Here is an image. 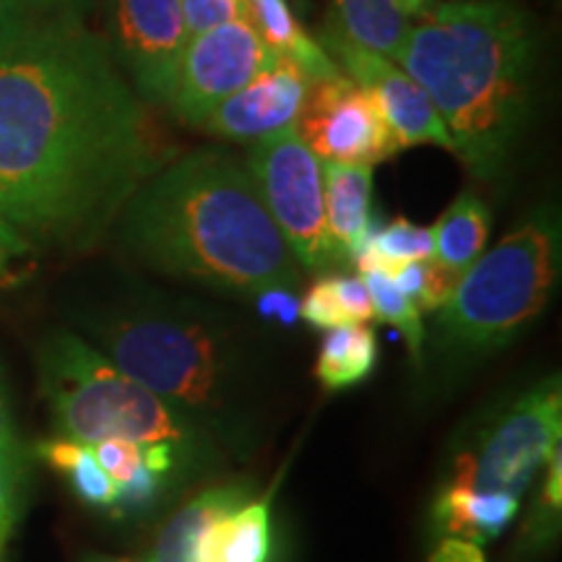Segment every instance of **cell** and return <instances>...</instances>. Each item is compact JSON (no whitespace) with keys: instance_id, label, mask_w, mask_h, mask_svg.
<instances>
[{"instance_id":"cell-8","label":"cell","mask_w":562,"mask_h":562,"mask_svg":"<svg viewBox=\"0 0 562 562\" xmlns=\"http://www.w3.org/2000/svg\"><path fill=\"white\" fill-rule=\"evenodd\" d=\"M245 167L297 266L326 271L336 263L326 224L323 161L307 149L294 125L258 138Z\"/></svg>"},{"instance_id":"cell-22","label":"cell","mask_w":562,"mask_h":562,"mask_svg":"<svg viewBox=\"0 0 562 562\" xmlns=\"http://www.w3.org/2000/svg\"><path fill=\"white\" fill-rule=\"evenodd\" d=\"M300 318L318 331H331L341 326H360L375 318V313L362 277L323 273L300 300Z\"/></svg>"},{"instance_id":"cell-28","label":"cell","mask_w":562,"mask_h":562,"mask_svg":"<svg viewBox=\"0 0 562 562\" xmlns=\"http://www.w3.org/2000/svg\"><path fill=\"white\" fill-rule=\"evenodd\" d=\"M91 451H94L100 467L108 472V476L115 484L128 482L131 476L146 463L144 446H138V442H131V440H121V438L94 442Z\"/></svg>"},{"instance_id":"cell-3","label":"cell","mask_w":562,"mask_h":562,"mask_svg":"<svg viewBox=\"0 0 562 562\" xmlns=\"http://www.w3.org/2000/svg\"><path fill=\"white\" fill-rule=\"evenodd\" d=\"M419 19L396 66L430 97L463 165L497 178L529 123L533 21L510 0H448Z\"/></svg>"},{"instance_id":"cell-15","label":"cell","mask_w":562,"mask_h":562,"mask_svg":"<svg viewBox=\"0 0 562 562\" xmlns=\"http://www.w3.org/2000/svg\"><path fill=\"white\" fill-rule=\"evenodd\" d=\"M372 172L368 165L323 161L326 182V224L336 261L355 258L372 229Z\"/></svg>"},{"instance_id":"cell-31","label":"cell","mask_w":562,"mask_h":562,"mask_svg":"<svg viewBox=\"0 0 562 562\" xmlns=\"http://www.w3.org/2000/svg\"><path fill=\"white\" fill-rule=\"evenodd\" d=\"M26 0H0V55L34 24Z\"/></svg>"},{"instance_id":"cell-1","label":"cell","mask_w":562,"mask_h":562,"mask_svg":"<svg viewBox=\"0 0 562 562\" xmlns=\"http://www.w3.org/2000/svg\"><path fill=\"white\" fill-rule=\"evenodd\" d=\"M161 167L146 102L83 19H37L0 55V214L34 248L89 245Z\"/></svg>"},{"instance_id":"cell-2","label":"cell","mask_w":562,"mask_h":562,"mask_svg":"<svg viewBox=\"0 0 562 562\" xmlns=\"http://www.w3.org/2000/svg\"><path fill=\"white\" fill-rule=\"evenodd\" d=\"M121 235L154 271L209 290L256 300L300 286V266L248 167L216 146L154 172L123 206Z\"/></svg>"},{"instance_id":"cell-34","label":"cell","mask_w":562,"mask_h":562,"mask_svg":"<svg viewBox=\"0 0 562 562\" xmlns=\"http://www.w3.org/2000/svg\"><path fill=\"white\" fill-rule=\"evenodd\" d=\"M16 430H13V417H11V404H9V391H5L3 370H0V442H16Z\"/></svg>"},{"instance_id":"cell-25","label":"cell","mask_w":562,"mask_h":562,"mask_svg":"<svg viewBox=\"0 0 562 562\" xmlns=\"http://www.w3.org/2000/svg\"><path fill=\"white\" fill-rule=\"evenodd\" d=\"M360 277L370 292L372 313H375V318L383 323H391V326L404 336L406 347H409V351H412V360L422 362V355H425V341H427L422 313L412 305L409 300L404 297L402 292H398V286L393 284L391 273L368 271V273H360Z\"/></svg>"},{"instance_id":"cell-27","label":"cell","mask_w":562,"mask_h":562,"mask_svg":"<svg viewBox=\"0 0 562 562\" xmlns=\"http://www.w3.org/2000/svg\"><path fill=\"white\" fill-rule=\"evenodd\" d=\"M188 40L232 19H248V0H180Z\"/></svg>"},{"instance_id":"cell-26","label":"cell","mask_w":562,"mask_h":562,"mask_svg":"<svg viewBox=\"0 0 562 562\" xmlns=\"http://www.w3.org/2000/svg\"><path fill=\"white\" fill-rule=\"evenodd\" d=\"M26 453L21 442H0V550L19 524L24 501Z\"/></svg>"},{"instance_id":"cell-36","label":"cell","mask_w":562,"mask_h":562,"mask_svg":"<svg viewBox=\"0 0 562 562\" xmlns=\"http://www.w3.org/2000/svg\"><path fill=\"white\" fill-rule=\"evenodd\" d=\"M81 562H136L128 558H110V554H83Z\"/></svg>"},{"instance_id":"cell-12","label":"cell","mask_w":562,"mask_h":562,"mask_svg":"<svg viewBox=\"0 0 562 562\" xmlns=\"http://www.w3.org/2000/svg\"><path fill=\"white\" fill-rule=\"evenodd\" d=\"M321 47L331 55L344 76H349L357 87H362L372 97L383 121L389 123L398 149L440 146V149L453 151V140L448 136L438 110L432 108L430 97L396 63L351 45L334 26L321 34Z\"/></svg>"},{"instance_id":"cell-5","label":"cell","mask_w":562,"mask_h":562,"mask_svg":"<svg viewBox=\"0 0 562 562\" xmlns=\"http://www.w3.org/2000/svg\"><path fill=\"white\" fill-rule=\"evenodd\" d=\"M560 256L562 227L554 206L533 209L482 252L435 313V349L446 370L469 368L516 341L550 305Z\"/></svg>"},{"instance_id":"cell-4","label":"cell","mask_w":562,"mask_h":562,"mask_svg":"<svg viewBox=\"0 0 562 562\" xmlns=\"http://www.w3.org/2000/svg\"><path fill=\"white\" fill-rule=\"evenodd\" d=\"M83 331L115 368L214 446L240 451L250 440L248 351L216 311L146 290L91 311Z\"/></svg>"},{"instance_id":"cell-29","label":"cell","mask_w":562,"mask_h":562,"mask_svg":"<svg viewBox=\"0 0 562 562\" xmlns=\"http://www.w3.org/2000/svg\"><path fill=\"white\" fill-rule=\"evenodd\" d=\"M34 245L21 237L0 214V286H11L32 269Z\"/></svg>"},{"instance_id":"cell-32","label":"cell","mask_w":562,"mask_h":562,"mask_svg":"<svg viewBox=\"0 0 562 562\" xmlns=\"http://www.w3.org/2000/svg\"><path fill=\"white\" fill-rule=\"evenodd\" d=\"M34 19H81L94 0H26Z\"/></svg>"},{"instance_id":"cell-14","label":"cell","mask_w":562,"mask_h":562,"mask_svg":"<svg viewBox=\"0 0 562 562\" xmlns=\"http://www.w3.org/2000/svg\"><path fill=\"white\" fill-rule=\"evenodd\" d=\"M521 501L503 492H480L446 482L430 508V526L440 539L487 544L508 529Z\"/></svg>"},{"instance_id":"cell-6","label":"cell","mask_w":562,"mask_h":562,"mask_svg":"<svg viewBox=\"0 0 562 562\" xmlns=\"http://www.w3.org/2000/svg\"><path fill=\"white\" fill-rule=\"evenodd\" d=\"M37 381L60 438L87 446L110 438L144 448L172 446L191 472L220 459V446L79 334L55 331L40 344Z\"/></svg>"},{"instance_id":"cell-16","label":"cell","mask_w":562,"mask_h":562,"mask_svg":"<svg viewBox=\"0 0 562 562\" xmlns=\"http://www.w3.org/2000/svg\"><path fill=\"white\" fill-rule=\"evenodd\" d=\"M250 497V484L240 482L211 484V487L199 490V495H193L167 518L146 562H195V550H199L203 531L222 516L248 503Z\"/></svg>"},{"instance_id":"cell-33","label":"cell","mask_w":562,"mask_h":562,"mask_svg":"<svg viewBox=\"0 0 562 562\" xmlns=\"http://www.w3.org/2000/svg\"><path fill=\"white\" fill-rule=\"evenodd\" d=\"M427 562H487V560H484V552L480 544L446 537L440 539Z\"/></svg>"},{"instance_id":"cell-20","label":"cell","mask_w":562,"mask_h":562,"mask_svg":"<svg viewBox=\"0 0 562 562\" xmlns=\"http://www.w3.org/2000/svg\"><path fill=\"white\" fill-rule=\"evenodd\" d=\"M492 227L490 206L474 191H463L432 224V261L467 273L487 248Z\"/></svg>"},{"instance_id":"cell-30","label":"cell","mask_w":562,"mask_h":562,"mask_svg":"<svg viewBox=\"0 0 562 562\" xmlns=\"http://www.w3.org/2000/svg\"><path fill=\"white\" fill-rule=\"evenodd\" d=\"M263 318H271L279 326H292L300 318V297L294 286H271L252 300Z\"/></svg>"},{"instance_id":"cell-10","label":"cell","mask_w":562,"mask_h":562,"mask_svg":"<svg viewBox=\"0 0 562 562\" xmlns=\"http://www.w3.org/2000/svg\"><path fill=\"white\" fill-rule=\"evenodd\" d=\"M294 131L321 161L375 167L402 151L372 97L344 74L311 83Z\"/></svg>"},{"instance_id":"cell-18","label":"cell","mask_w":562,"mask_h":562,"mask_svg":"<svg viewBox=\"0 0 562 562\" xmlns=\"http://www.w3.org/2000/svg\"><path fill=\"white\" fill-rule=\"evenodd\" d=\"M248 21L273 53L297 63L311 81L341 76V68L323 50L321 42L302 30L290 0H248Z\"/></svg>"},{"instance_id":"cell-17","label":"cell","mask_w":562,"mask_h":562,"mask_svg":"<svg viewBox=\"0 0 562 562\" xmlns=\"http://www.w3.org/2000/svg\"><path fill=\"white\" fill-rule=\"evenodd\" d=\"M271 501L250 497L203 531L195 562H269Z\"/></svg>"},{"instance_id":"cell-7","label":"cell","mask_w":562,"mask_h":562,"mask_svg":"<svg viewBox=\"0 0 562 562\" xmlns=\"http://www.w3.org/2000/svg\"><path fill=\"white\" fill-rule=\"evenodd\" d=\"M562 446V381L547 375L476 422L453 456L451 484L521 501Z\"/></svg>"},{"instance_id":"cell-24","label":"cell","mask_w":562,"mask_h":562,"mask_svg":"<svg viewBox=\"0 0 562 562\" xmlns=\"http://www.w3.org/2000/svg\"><path fill=\"white\" fill-rule=\"evenodd\" d=\"M542 487L533 501L524 529L518 533L516 554L518 558H537L558 542L562 529V453L560 446L550 453L544 463Z\"/></svg>"},{"instance_id":"cell-11","label":"cell","mask_w":562,"mask_h":562,"mask_svg":"<svg viewBox=\"0 0 562 562\" xmlns=\"http://www.w3.org/2000/svg\"><path fill=\"white\" fill-rule=\"evenodd\" d=\"M186 45L180 0L112 3V55L146 104L170 108Z\"/></svg>"},{"instance_id":"cell-9","label":"cell","mask_w":562,"mask_h":562,"mask_svg":"<svg viewBox=\"0 0 562 562\" xmlns=\"http://www.w3.org/2000/svg\"><path fill=\"white\" fill-rule=\"evenodd\" d=\"M277 58L248 19H232L195 34L188 40L178 68L170 100L172 115L201 128L227 97L273 66Z\"/></svg>"},{"instance_id":"cell-13","label":"cell","mask_w":562,"mask_h":562,"mask_svg":"<svg viewBox=\"0 0 562 562\" xmlns=\"http://www.w3.org/2000/svg\"><path fill=\"white\" fill-rule=\"evenodd\" d=\"M311 83V76L297 63L279 55L273 66L211 112L201 131L227 140H258L292 128L305 108Z\"/></svg>"},{"instance_id":"cell-23","label":"cell","mask_w":562,"mask_h":562,"mask_svg":"<svg viewBox=\"0 0 562 562\" xmlns=\"http://www.w3.org/2000/svg\"><path fill=\"white\" fill-rule=\"evenodd\" d=\"M37 459H42L47 467L63 474L83 505L102 510H115L117 503V484L110 480L108 472L100 467L91 446L70 438H50L42 440L37 448Z\"/></svg>"},{"instance_id":"cell-35","label":"cell","mask_w":562,"mask_h":562,"mask_svg":"<svg viewBox=\"0 0 562 562\" xmlns=\"http://www.w3.org/2000/svg\"><path fill=\"white\" fill-rule=\"evenodd\" d=\"M398 5H402L406 16H422L427 9H432L435 0H398Z\"/></svg>"},{"instance_id":"cell-21","label":"cell","mask_w":562,"mask_h":562,"mask_svg":"<svg viewBox=\"0 0 562 562\" xmlns=\"http://www.w3.org/2000/svg\"><path fill=\"white\" fill-rule=\"evenodd\" d=\"M381 360L378 334L370 326H341L323 336L315 357V381L326 391H344L368 381Z\"/></svg>"},{"instance_id":"cell-19","label":"cell","mask_w":562,"mask_h":562,"mask_svg":"<svg viewBox=\"0 0 562 562\" xmlns=\"http://www.w3.org/2000/svg\"><path fill=\"white\" fill-rule=\"evenodd\" d=\"M331 26L351 45L396 63L412 21L398 0H334Z\"/></svg>"}]
</instances>
